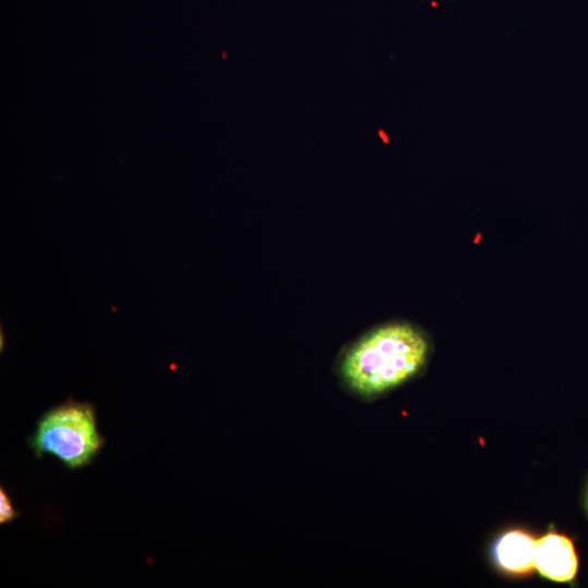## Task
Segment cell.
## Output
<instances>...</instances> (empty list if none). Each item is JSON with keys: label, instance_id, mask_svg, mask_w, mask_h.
I'll list each match as a JSON object with an SVG mask.
<instances>
[{"label": "cell", "instance_id": "1", "mask_svg": "<svg viewBox=\"0 0 588 588\" xmlns=\"http://www.w3.org/2000/svg\"><path fill=\"white\" fill-rule=\"evenodd\" d=\"M429 344L420 330L393 322L370 330L343 354L340 375L346 387L362 396L393 389L425 365Z\"/></svg>", "mask_w": 588, "mask_h": 588}, {"label": "cell", "instance_id": "2", "mask_svg": "<svg viewBox=\"0 0 588 588\" xmlns=\"http://www.w3.org/2000/svg\"><path fill=\"white\" fill-rule=\"evenodd\" d=\"M28 444L36 457L51 454L70 469L85 467L105 445L95 406L69 399L50 408L39 418Z\"/></svg>", "mask_w": 588, "mask_h": 588}, {"label": "cell", "instance_id": "3", "mask_svg": "<svg viewBox=\"0 0 588 588\" xmlns=\"http://www.w3.org/2000/svg\"><path fill=\"white\" fill-rule=\"evenodd\" d=\"M535 568L552 581L571 583L578 571V556L572 539L549 531L537 539Z\"/></svg>", "mask_w": 588, "mask_h": 588}, {"label": "cell", "instance_id": "4", "mask_svg": "<svg viewBox=\"0 0 588 588\" xmlns=\"http://www.w3.org/2000/svg\"><path fill=\"white\" fill-rule=\"evenodd\" d=\"M537 539L523 529L503 532L492 547L497 566L509 575L523 576L535 568Z\"/></svg>", "mask_w": 588, "mask_h": 588}, {"label": "cell", "instance_id": "5", "mask_svg": "<svg viewBox=\"0 0 588 588\" xmlns=\"http://www.w3.org/2000/svg\"><path fill=\"white\" fill-rule=\"evenodd\" d=\"M19 512L14 509L12 500L4 490L0 489V524H8L19 516Z\"/></svg>", "mask_w": 588, "mask_h": 588}, {"label": "cell", "instance_id": "6", "mask_svg": "<svg viewBox=\"0 0 588 588\" xmlns=\"http://www.w3.org/2000/svg\"><path fill=\"white\" fill-rule=\"evenodd\" d=\"M586 509L588 511V490H587V493H586Z\"/></svg>", "mask_w": 588, "mask_h": 588}]
</instances>
